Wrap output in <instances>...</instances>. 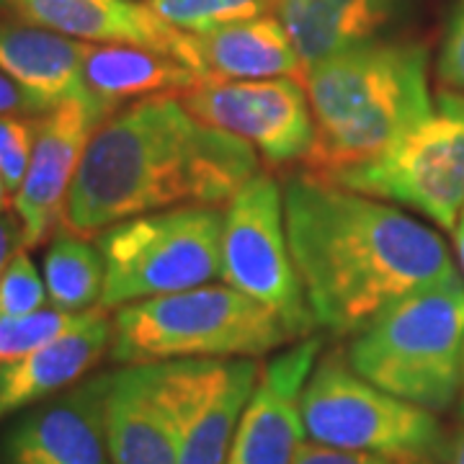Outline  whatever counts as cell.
Masks as SVG:
<instances>
[{"label": "cell", "instance_id": "cell-1", "mask_svg": "<svg viewBox=\"0 0 464 464\" xmlns=\"http://www.w3.org/2000/svg\"><path fill=\"white\" fill-rule=\"evenodd\" d=\"M284 222L317 328L346 338L415 289L457 274L441 235L390 201L302 170L286 176Z\"/></svg>", "mask_w": 464, "mask_h": 464}, {"label": "cell", "instance_id": "cell-2", "mask_svg": "<svg viewBox=\"0 0 464 464\" xmlns=\"http://www.w3.org/2000/svg\"><path fill=\"white\" fill-rule=\"evenodd\" d=\"M258 170L248 142L199 121L179 96L132 101L91 134L60 227L91 240L137 215L227 207Z\"/></svg>", "mask_w": 464, "mask_h": 464}, {"label": "cell", "instance_id": "cell-3", "mask_svg": "<svg viewBox=\"0 0 464 464\" xmlns=\"http://www.w3.org/2000/svg\"><path fill=\"white\" fill-rule=\"evenodd\" d=\"M315 137L304 170L333 179L392 148L433 114L429 50L418 42H369L304 67Z\"/></svg>", "mask_w": 464, "mask_h": 464}, {"label": "cell", "instance_id": "cell-4", "mask_svg": "<svg viewBox=\"0 0 464 464\" xmlns=\"http://www.w3.org/2000/svg\"><path fill=\"white\" fill-rule=\"evenodd\" d=\"M348 364L380 390L431 413L462 392L464 279L451 274L384 307L346 348Z\"/></svg>", "mask_w": 464, "mask_h": 464}, {"label": "cell", "instance_id": "cell-5", "mask_svg": "<svg viewBox=\"0 0 464 464\" xmlns=\"http://www.w3.org/2000/svg\"><path fill=\"white\" fill-rule=\"evenodd\" d=\"M111 359L155 364L179 359H256L295 341L279 315L230 284L116 307Z\"/></svg>", "mask_w": 464, "mask_h": 464}, {"label": "cell", "instance_id": "cell-6", "mask_svg": "<svg viewBox=\"0 0 464 464\" xmlns=\"http://www.w3.org/2000/svg\"><path fill=\"white\" fill-rule=\"evenodd\" d=\"M299 415L315 444L405 464H444L447 457L439 418L364 380L338 348L317 359L299 395Z\"/></svg>", "mask_w": 464, "mask_h": 464}, {"label": "cell", "instance_id": "cell-7", "mask_svg": "<svg viewBox=\"0 0 464 464\" xmlns=\"http://www.w3.org/2000/svg\"><path fill=\"white\" fill-rule=\"evenodd\" d=\"M222 207H176L121 219L96 235L106 266L103 310L179 295L222 274Z\"/></svg>", "mask_w": 464, "mask_h": 464}, {"label": "cell", "instance_id": "cell-8", "mask_svg": "<svg viewBox=\"0 0 464 464\" xmlns=\"http://www.w3.org/2000/svg\"><path fill=\"white\" fill-rule=\"evenodd\" d=\"M328 181L402 204L441 230H457L464 212V93L441 88L426 121L387 152Z\"/></svg>", "mask_w": 464, "mask_h": 464}, {"label": "cell", "instance_id": "cell-9", "mask_svg": "<svg viewBox=\"0 0 464 464\" xmlns=\"http://www.w3.org/2000/svg\"><path fill=\"white\" fill-rule=\"evenodd\" d=\"M219 279L279 315L295 341L315 335L317 320L289 250L282 183L268 170H258L225 207Z\"/></svg>", "mask_w": 464, "mask_h": 464}, {"label": "cell", "instance_id": "cell-10", "mask_svg": "<svg viewBox=\"0 0 464 464\" xmlns=\"http://www.w3.org/2000/svg\"><path fill=\"white\" fill-rule=\"evenodd\" d=\"M179 99L199 121L248 142L268 168L304 163L313 148L315 121L299 78L199 81Z\"/></svg>", "mask_w": 464, "mask_h": 464}, {"label": "cell", "instance_id": "cell-11", "mask_svg": "<svg viewBox=\"0 0 464 464\" xmlns=\"http://www.w3.org/2000/svg\"><path fill=\"white\" fill-rule=\"evenodd\" d=\"M179 431V464H225L261 364L256 359L160 362Z\"/></svg>", "mask_w": 464, "mask_h": 464}, {"label": "cell", "instance_id": "cell-12", "mask_svg": "<svg viewBox=\"0 0 464 464\" xmlns=\"http://www.w3.org/2000/svg\"><path fill=\"white\" fill-rule=\"evenodd\" d=\"M103 119L106 116L81 101H70L42 114L32 160L21 188L14 194L21 248H36L60 230L88 140Z\"/></svg>", "mask_w": 464, "mask_h": 464}, {"label": "cell", "instance_id": "cell-13", "mask_svg": "<svg viewBox=\"0 0 464 464\" xmlns=\"http://www.w3.org/2000/svg\"><path fill=\"white\" fill-rule=\"evenodd\" d=\"M323 351V338L310 335L261 366L225 464H295L304 444L299 395Z\"/></svg>", "mask_w": 464, "mask_h": 464}, {"label": "cell", "instance_id": "cell-14", "mask_svg": "<svg viewBox=\"0 0 464 464\" xmlns=\"http://www.w3.org/2000/svg\"><path fill=\"white\" fill-rule=\"evenodd\" d=\"M5 14L91 44H134L163 52L194 70V34L155 16L145 0H5Z\"/></svg>", "mask_w": 464, "mask_h": 464}, {"label": "cell", "instance_id": "cell-15", "mask_svg": "<svg viewBox=\"0 0 464 464\" xmlns=\"http://www.w3.org/2000/svg\"><path fill=\"white\" fill-rule=\"evenodd\" d=\"M3 464H111L103 429V374L26 408L3 436Z\"/></svg>", "mask_w": 464, "mask_h": 464}, {"label": "cell", "instance_id": "cell-16", "mask_svg": "<svg viewBox=\"0 0 464 464\" xmlns=\"http://www.w3.org/2000/svg\"><path fill=\"white\" fill-rule=\"evenodd\" d=\"M103 429L111 464H179V431L160 362L103 374Z\"/></svg>", "mask_w": 464, "mask_h": 464}, {"label": "cell", "instance_id": "cell-17", "mask_svg": "<svg viewBox=\"0 0 464 464\" xmlns=\"http://www.w3.org/2000/svg\"><path fill=\"white\" fill-rule=\"evenodd\" d=\"M111 335L114 323L106 310L93 307L50 343L0 366V418L39 405L83 380L111 348Z\"/></svg>", "mask_w": 464, "mask_h": 464}, {"label": "cell", "instance_id": "cell-18", "mask_svg": "<svg viewBox=\"0 0 464 464\" xmlns=\"http://www.w3.org/2000/svg\"><path fill=\"white\" fill-rule=\"evenodd\" d=\"M0 70L24 88L42 114L70 101L103 114L85 85L83 42L18 21H0Z\"/></svg>", "mask_w": 464, "mask_h": 464}, {"label": "cell", "instance_id": "cell-19", "mask_svg": "<svg viewBox=\"0 0 464 464\" xmlns=\"http://www.w3.org/2000/svg\"><path fill=\"white\" fill-rule=\"evenodd\" d=\"M408 0H274L302 70L333 54L377 42Z\"/></svg>", "mask_w": 464, "mask_h": 464}, {"label": "cell", "instance_id": "cell-20", "mask_svg": "<svg viewBox=\"0 0 464 464\" xmlns=\"http://www.w3.org/2000/svg\"><path fill=\"white\" fill-rule=\"evenodd\" d=\"M194 72L201 81L299 78L302 60L276 16H258L194 34Z\"/></svg>", "mask_w": 464, "mask_h": 464}, {"label": "cell", "instance_id": "cell-21", "mask_svg": "<svg viewBox=\"0 0 464 464\" xmlns=\"http://www.w3.org/2000/svg\"><path fill=\"white\" fill-rule=\"evenodd\" d=\"M83 78L103 114L150 96H181L201 78L163 52L134 44L83 42Z\"/></svg>", "mask_w": 464, "mask_h": 464}, {"label": "cell", "instance_id": "cell-22", "mask_svg": "<svg viewBox=\"0 0 464 464\" xmlns=\"http://www.w3.org/2000/svg\"><path fill=\"white\" fill-rule=\"evenodd\" d=\"M106 282V266L99 246L75 232L60 230L52 235L44 256V284L52 307L65 313H85L101 304Z\"/></svg>", "mask_w": 464, "mask_h": 464}, {"label": "cell", "instance_id": "cell-23", "mask_svg": "<svg viewBox=\"0 0 464 464\" xmlns=\"http://www.w3.org/2000/svg\"><path fill=\"white\" fill-rule=\"evenodd\" d=\"M150 11L186 34H207L227 24L266 16L274 0H145Z\"/></svg>", "mask_w": 464, "mask_h": 464}, {"label": "cell", "instance_id": "cell-24", "mask_svg": "<svg viewBox=\"0 0 464 464\" xmlns=\"http://www.w3.org/2000/svg\"><path fill=\"white\" fill-rule=\"evenodd\" d=\"M81 317L83 313H65L57 307H42L32 315H0V366L50 343L52 338L70 331Z\"/></svg>", "mask_w": 464, "mask_h": 464}, {"label": "cell", "instance_id": "cell-25", "mask_svg": "<svg viewBox=\"0 0 464 464\" xmlns=\"http://www.w3.org/2000/svg\"><path fill=\"white\" fill-rule=\"evenodd\" d=\"M47 284L42 282L26 248H18L0 276V315H32L47 307Z\"/></svg>", "mask_w": 464, "mask_h": 464}, {"label": "cell", "instance_id": "cell-26", "mask_svg": "<svg viewBox=\"0 0 464 464\" xmlns=\"http://www.w3.org/2000/svg\"><path fill=\"white\" fill-rule=\"evenodd\" d=\"M42 116H0V179L16 194L32 160Z\"/></svg>", "mask_w": 464, "mask_h": 464}, {"label": "cell", "instance_id": "cell-27", "mask_svg": "<svg viewBox=\"0 0 464 464\" xmlns=\"http://www.w3.org/2000/svg\"><path fill=\"white\" fill-rule=\"evenodd\" d=\"M436 75L441 88L464 93V0L451 3L447 32L436 63Z\"/></svg>", "mask_w": 464, "mask_h": 464}, {"label": "cell", "instance_id": "cell-28", "mask_svg": "<svg viewBox=\"0 0 464 464\" xmlns=\"http://www.w3.org/2000/svg\"><path fill=\"white\" fill-rule=\"evenodd\" d=\"M295 464H405L387 459L380 454L369 451H346V449H333L325 444H302Z\"/></svg>", "mask_w": 464, "mask_h": 464}, {"label": "cell", "instance_id": "cell-29", "mask_svg": "<svg viewBox=\"0 0 464 464\" xmlns=\"http://www.w3.org/2000/svg\"><path fill=\"white\" fill-rule=\"evenodd\" d=\"M0 116H42L24 88L0 70Z\"/></svg>", "mask_w": 464, "mask_h": 464}, {"label": "cell", "instance_id": "cell-30", "mask_svg": "<svg viewBox=\"0 0 464 464\" xmlns=\"http://www.w3.org/2000/svg\"><path fill=\"white\" fill-rule=\"evenodd\" d=\"M18 248H21V225L16 217L0 212V276Z\"/></svg>", "mask_w": 464, "mask_h": 464}, {"label": "cell", "instance_id": "cell-31", "mask_svg": "<svg viewBox=\"0 0 464 464\" xmlns=\"http://www.w3.org/2000/svg\"><path fill=\"white\" fill-rule=\"evenodd\" d=\"M444 464H464V426L457 431V436L449 441Z\"/></svg>", "mask_w": 464, "mask_h": 464}, {"label": "cell", "instance_id": "cell-32", "mask_svg": "<svg viewBox=\"0 0 464 464\" xmlns=\"http://www.w3.org/2000/svg\"><path fill=\"white\" fill-rule=\"evenodd\" d=\"M457 250H459V264L464 271V212L459 217V225H457Z\"/></svg>", "mask_w": 464, "mask_h": 464}, {"label": "cell", "instance_id": "cell-33", "mask_svg": "<svg viewBox=\"0 0 464 464\" xmlns=\"http://www.w3.org/2000/svg\"><path fill=\"white\" fill-rule=\"evenodd\" d=\"M8 188H5V183H3V179H0V212H5L8 209V204H11V199H8Z\"/></svg>", "mask_w": 464, "mask_h": 464}, {"label": "cell", "instance_id": "cell-34", "mask_svg": "<svg viewBox=\"0 0 464 464\" xmlns=\"http://www.w3.org/2000/svg\"><path fill=\"white\" fill-rule=\"evenodd\" d=\"M462 415H464V369H462Z\"/></svg>", "mask_w": 464, "mask_h": 464}, {"label": "cell", "instance_id": "cell-35", "mask_svg": "<svg viewBox=\"0 0 464 464\" xmlns=\"http://www.w3.org/2000/svg\"><path fill=\"white\" fill-rule=\"evenodd\" d=\"M0 3H5V0H0Z\"/></svg>", "mask_w": 464, "mask_h": 464}]
</instances>
